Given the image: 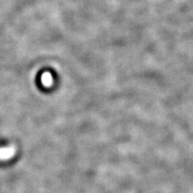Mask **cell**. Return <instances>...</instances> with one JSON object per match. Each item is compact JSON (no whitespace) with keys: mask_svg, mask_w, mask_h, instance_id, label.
Listing matches in <instances>:
<instances>
[{"mask_svg":"<svg viewBox=\"0 0 193 193\" xmlns=\"http://www.w3.org/2000/svg\"><path fill=\"white\" fill-rule=\"evenodd\" d=\"M41 80L42 84L46 87L51 86L53 82V79L52 77V74L49 72H44V74L42 75Z\"/></svg>","mask_w":193,"mask_h":193,"instance_id":"1","label":"cell"}]
</instances>
